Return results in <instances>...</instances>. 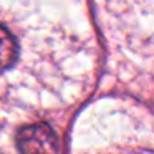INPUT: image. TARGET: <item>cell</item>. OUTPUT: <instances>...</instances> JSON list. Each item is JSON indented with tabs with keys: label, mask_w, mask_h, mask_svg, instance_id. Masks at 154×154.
Returning <instances> with one entry per match:
<instances>
[{
	"label": "cell",
	"mask_w": 154,
	"mask_h": 154,
	"mask_svg": "<svg viewBox=\"0 0 154 154\" xmlns=\"http://www.w3.org/2000/svg\"><path fill=\"white\" fill-rule=\"evenodd\" d=\"M17 146L22 154H58V137L48 124H32L18 131Z\"/></svg>",
	"instance_id": "1"
},
{
	"label": "cell",
	"mask_w": 154,
	"mask_h": 154,
	"mask_svg": "<svg viewBox=\"0 0 154 154\" xmlns=\"http://www.w3.org/2000/svg\"><path fill=\"white\" fill-rule=\"evenodd\" d=\"M18 58V43L12 32L0 25V73L12 66Z\"/></svg>",
	"instance_id": "2"
}]
</instances>
